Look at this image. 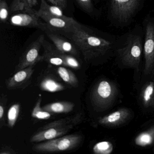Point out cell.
Returning <instances> with one entry per match:
<instances>
[{
    "label": "cell",
    "mask_w": 154,
    "mask_h": 154,
    "mask_svg": "<svg viewBox=\"0 0 154 154\" xmlns=\"http://www.w3.org/2000/svg\"><path fill=\"white\" fill-rule=\"evenodd\" d=\"M59 34L74 44L86 62L103 58L114 53L117 37L88 28L78 22Z\"/></svg>",
    "instance_id": "6da1fadb"
},
{
    "label": "cell",
    "mask_w": 154,
    "mask_h": 154,
    "mask_svg": "<svg viewBox=\"0 0 154 154\" xmlns=\"http://www.w3.org/2000/svg\"><path fill=\"white\" fill-rule=\"evenodd\" d=\"M144 43L143 27L136 25L130 31L117 37L114 53L123 65L138 68L143 54Z\"/></svg>",
    "instance_id": "7a4b0ae2"
},
{
    "label": "cell",
    "mask_w": 154,
    "mask_h": 154,
    "mask_svg": "<svg viewBox=\"0 0 154 154\" xmlns=\"http://www.w3.org/2000/svg\"><path fill=\"white\" fill-rule=\"evenodd\" d=\"M83 116L80 112L50 122L39 128L30 138V142L38 143L64 136L82 121Z\"/></svg>",
    "instance_id": "3957f363"
},
{
    "label": "cell",
    "mask_w": 154,
    "mask_h": 154,
    "mask_svg": "<svg viewBox=\"0 0 154 154\" xmlns=\"http://www.w3.org/2000/svg\"><path fill=\"white\" fill-rule=\"evenodd\" d=\"M145 0H110L109 15L114 26L129 25L142 9Z\"/></svg>",
    "instance_id": "277c9868"
},
{
    "label": "cell",
    "mask_w": 154,
    "mask_h": 154,
    "mask_svg": "<svg viewBox=\"0 0 154 154\" xmlns=\"http://www.w3.org/2000/svg\"><path fill=\"white\" fill-rule=\"evenodd\" d=\"M118 93V88L113 82L106 79L100 80L92 90L91 94L92 105L97 110H105L114 103Z\"/></svg>",
    "instance_id": "5b68a950"
},
{
    "label": "cell",
    "mask_w": 154,
    "mask_h": 154,
    "mask_svg": "<svg viewBox=\"0 0 154 154\" xmlns=\"http://www.w3.org/2000/svg\"><path fill=\"white\" fill-rule=\"evenodd\" d=\"M82 141V136L74 134L63 136L35 144L34 151L42 153H54L69 151L76 148Z\"/></svg>",
    "instance_id": "8992f818"
},
{
    "label": "cell",
    "mask_w": 154,
    "mask_h": 154,
    "mask_svg": "<svg viewBox=\"0 0 154 154\" xmlns=\"http://www.w3.org/2000/svg\"><path fill=\"white\" fill-rule=\"evenodd\" d=\"M144 32L143 54L145 60V74L151 73L154 68V17L146 15L142 22Z\"/></svg>",
    "instance_id": "52a82bcc"
},
{
    "label": "cell",
    "mask_w": 154,
    "mask_h": 154,
    "mask_svg": "<svg viewBox=\"0 0 154 154\" xmlns=\"http://www.w3.org/2000/svg\"><path fill=\"white\" fill-rule=\"evenodd\" d=\"M20 12L11 17L10 23L11 25L16 26L37 28L45 33L48 30L46 23L41 20L38 15L37 11L34 9Z\"/></svg>",
    "instance_id": "ba28073f"
},
{
    "label": "cell",
    "mask_w": 154,
    "mask_h": 154,
    "mask_svg": "<svg viewBox=\"0 0 154 154\" xmlns=\"http://www.w3.org/2000/svg\"><path fill=\"white\" fill-rule=\"evenodd\" d=\"M45 38L44 35H41L29 45L16 66L15 70L16 72L29 66H35L36 64L43 61V57L40 55L39 52Z\"/></svg>",
    "instance_id": "9c48e42d"
},
{
    "label": "cell",
    "mask_w": 154,
    "mask_h": 154,
    "mask_svg": "<svg viewBox=\"0 0 154 154\" xmlns=\"http://www.w3.org/2000/svg\"><path fill=\"white\" fill-rule=\"evenodd\" d=\"M37 13L40 18L43 20L47 25L48 28V31L58 34L70 29L77 22L73 18L69 17H52L38 11Z\"/></svg>",
    "instance_id": "30bf717a"
},
{
    "label": "cell",
    "mask_w": 154,
    "mask_h": 154,
    "mask_svg": "<svg viewBox=\"0 0 154 154\" xmlns=\"http://www.w3.org/2000/svg\"><path fill=\"white\" fill-rule=\"evenodd\" d=\"M34 66H30L16 72L6 81V85L8 90H24L31 83L34 72Z\"/></svg>",
    "instance_id": "8fae6325"
},
{
    "label": "cell",
    "mask_w": 154,
    "mask_h": 154,
    "mask_svg": "<svg viewBox=\"0 0 154 154\" xmlns=\"http://www.w3.org/2000/svg\"><path fill=\"white\" fill-rule=\"evenodd\" d=\"M42 47L44 49V54L42 55L43 61L56 66L66 67L65 59L68 54L60 52L54 45L50 44L45 38L43 41Z\"/></svg>",
    "instance_id": "7c38bea8"
},
{
    "label": "cell",
    "mask_w": 154,
    "mask_h": 154,
    "mask_svg": "<svg viewBox=\"0 0 154 154\" xmlns=\"http://www.w3.org/2000/svg\"><path fill=\"white\" fill-rule=\"evenodd\" d=\"M45 33L60 52L72 56L78 55V48L71 40L65 37L58 33L49 31H46Z\"/></svg>",
    "instance_id": "4fadbf2b"
},
{
    "label": "cell",
    "mask_w": 154,
    "mask_h": 154,
    "mask_svg": "<svg viewBox=\"0 0 154 154\" xmlns=\"http://www.w3.org/2000/svg\"><path fill=\"white\" fill-rule=\"evenodd\" d=\"M130 116L129 110L126 108H122L100 118L98 122L99 123L104 126L115 127L123 124Z\"/></svg>",
    "instance_id": "5bb4252c"
},
{
    "label": "cell",
    "mask_w": 154,
    "mask_h": 154,
    "mask_svg": "<svg viewBox=\"0 0 154 154\" xmlns=\"http://www.w3.org/2000/svg\"><path fill=\"white\" fill-rule=\"evenodd\" d=\"M39 87L42 91L51 93L61 91L66 89L64 85L52 75L44 76L39 82Z\"/></svg>",
    "instance_id": "9a60e30c"
},
{
    "label": "cell",
    "mask_w": 154,
    "mask_h": 154,
    "mask_svg": "<svg viewBox=\"0 0 154 154\" xmlns=\"http://www.w3.org/2000/svg\"><path fill=\"white\" fill-rule=\"evenodd\" d=\"M74 106V103L71 102L59 101L48 103L42 108L52 113H68L73 110Z\"/></svg>",
    "instance_id": "2e32d148"
},
{
    "label": "cell",
    "mask_w": 154,
    "mask_h": 154,
    "mask_svg": "<svg viewBox=\"0 0 154 154\" xmlns=\"http://www.w3.org/2000/svg\"><path fill=\"white\" fill-rule=\"evenodd\" d=\"M140 98L146 108L154 107V82H148L144 85L140 92Z\"/></svg>",
    "instance_id": "e0dca14e"
},
{
    "label": "cell",
    "mask_w": 154,
    "mask_h": 154,
    "mask_svg": "<svg viewBox=\"0 0 154 154\" xmlns=\"http://www.w3.org/2000/svg\"><path fill=\"white\" fill-rule=\"evenodd\" d=\"M57 72L65 83L74 88H76L79 85L77 77L66 66H58L56 69Z\"/></svg>",
    "instance_id": "ac0fdd59"
},
{
    "label": "cell",
    "mask_w": 154,
    "mask_h": 154,
    "mask_svg": "<svg viewBox=\"0 0 154 154\" xmlns=\"http://www.w3.org/2000/svg\"><path fill=\"white\" fill-rule=\"evenodd\" d=\"M135 144L140 146H149L154 142V125L139 134L134 140Z\"/></svg>",
    "instance_id": "d6986e66"
},
{
    "label": "cell",
    "mask_w": 154,
    "mask_h": 154,
    "mask_svg": "<svg viewBox=\"0 0 154 154\" xmlns=\"http://www.w3.org/2000/svg\"><path fill=\"white\" fill-rule=\"evenodd\" d=\"M61 8L56 5H49L45 0H41L40 8L37 11L40 13H45L52 17H66V16L64 15Z\"/></svg>",
    "instance_id": "ffe728a7"
},
{
    "label": "cell",
    "mask_w": 154,
    "mask_h": 154,
    "mask_svg": "<svg viewBox=\"0 0 154 154\" xmlns=\"http://www.w3.org/2000/svg\"><path fill=\"white\" fill-rule=\"evenodd\" d=\"M37 3V0H13L11 10L12 12L31 10Z\"/></svg>",
    "instance_id": "44dd1931"
},
{
    "label": "cell",
    "mask_w": 154,
    "mask_h": 154,
    "mask_svg": "<svg viewBox=\"0 0 154 154\" xmlns=\"http://www.w3.org/2000/svg\"><path fill=\"white\" fill-rule=\"evenodd\" d=\"M42 101V95L39 94L37 100L35 105L31 113V116L33 118L40 120L48 119L52 116V113L46 111L41 108V103Z\"/></svg>",
    "instance_id": "7402d4cb"
},
{
    "label": "cell",
    "mask_w": 154,
    "mask_h": 154,
    "mask_svg": "<svg viewBox=\"0 0 154 154\" xmlns=\"http://www.w3.org/2000/svg\"><path fill=\"white\" fill-rule=\"evenodd\" d=\"M113 150V145L108 141L98 142L93 148V151L96 154H110Z\"/></svg>",
    "instance_id": "603a6c76"
},
{
    "label": "cell",
    "mask_w": 154,
    "mask_h": 154,
    "mask_svg": "<svg viewBox=\"0 0 154 154\" xmlns=\"http://www.w3.org/2000/svg\"><path fill=\"white\" fill-rule=\"evenodd\" d=\"M20 104L14 103L9 109L8 113V123L10 128H13L16 124L19 114Z\"/></svg>",
    "instance_id": "cb8c5ba5"
},
{
    "label": "cell",
    "mask_w": 154,
    "mask_h": 154,
    "mask_svg": "<svg viewBox=\"0 0 154 154\" xmlns=\"http://www.w3.org/2000/svg\"><path fill=\"white\" fill-rule=\"evenodd\" d=\"M9 15V8L5 0L0 1V18L1 21L5 23Z\"/></svg>",
    "instance_id": "d4e9b609"
},
{
    "label": "cell",
    "mask_w": 154,
    "mask_h": 154,
    "mask_svg": "<svg viewBox=\"0 0 154 154\" xmlns=\"http://www.w3.org/2000/svg\"><path fill=\"white\" fill-rule=\"evenodd\" d=\"M8 102L7 96L4 94H2L0 99V122H1V128H2L4 121V112H5V108L6 107Z\"/></svg>",
    "instance_id": "484cf974"
},
{
    "label": "cell",
    "mask_w": 154,
    "mask_h": 154,
    "mask_svg": "<svg viewBox=\"0 0 154 154\" xmlns=\"http://www.w3.org/2000/svg\"><path fill=\"white\" fill-rule=\"evenodd\" d=\"M66 67H71L74 69H79L81 67V65L78 60L71 55L67 54L65 60Z\"/></svg>",
    "instance_id": "4316f807"
},
{
    "label": "cell",
    "mask_w": 154,
    "mask_h": 154,
    "mask_svg": "<svg viewBox=\"0 0 154 154\" xmlns=\"http://www.w3.org/2000/svg\"><path fill=\"white\" fill-rule=\"evenodd\" d=\"M79 6L86 12L91 13L93 11L92 0H76Z\"/></svg>",
    "instance_id": "83f0119b"
},
{
    "label": "cell",
    "mask_w": 154,
    "mask_h": 154,
    "mask_svg": "<svg viewBox=\"0 0 154 154\" xmlns=\"http://www.w3.org/2000/svg\"><path fill=\"white\" fill-rule=\"evenodd\" d=\"M16 152L15 150L9 146H4L1 149V154H15Z\"/></svg>",
    "instance_id": "f1b7e54d"
},
{
    "label": "cell",
    "mask_w": 154,
    "mask_h": 154,
    "mask_svg": "<svg viewBox=\"0 0 154 154\" xmlns=\"http://www.w3.org/2000/svg\"><path fill=\"white\" fill-rule=\"evenodd\" d=\"M55 1L56 2V6H58L62 9H65L67 6L66 0H55Z\"/></svg>",
    "instance_id": "f546056e"
},
{
    "label": "cell",
    "mask_w": 154,
    "mask_h": 154,
    "mask_svg": "<svg viewBox=\"0 0 154 154\" xmlns=\"http://www.w3.org/2000/svg\"><path fill=\"white\" fill-rule=\"evenodd\" d=\"M50 3H52L53 5H56V2L55 0H47Z\"/></svg>",
    "instance_id": "4dcf8cb0"
},
{
    "label": "cell",
    "mask_w": 154,
    "mask_h": 154,
    "mask_svg": "<svg viewBox=\"0 0 154 154\" xmlns=\"http://www.w3.org/2000/svg\"><path fill=\"white\" fill-rule=\"evenodd\" d=\"M0 1H1V0H0Z\"/></svg>",
    "instance_id": "1f68e13d"
}]
</instances>
